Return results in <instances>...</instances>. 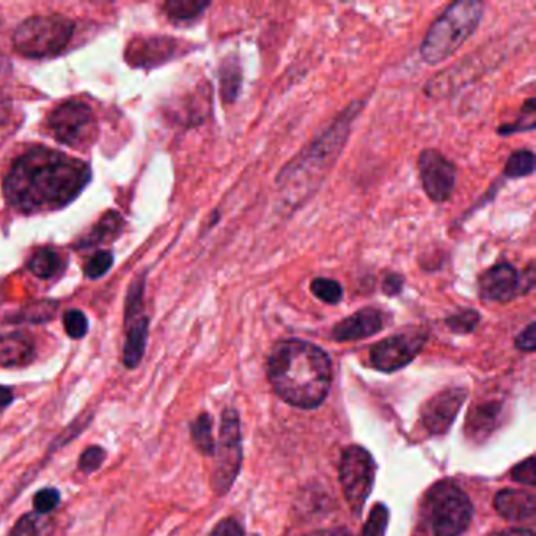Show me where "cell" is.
I'll return each instance as SVG.
<instances>
[{
  "label": "cell",
  "instance_id": "1",
  "mask_svg": "<svg viewBox=\"0 0 536 536\" xmlns=\"http://www.w3.org/2000/svg\"><path fill=\"white\" fill-rule=\"evenodd\" d=\"M92 170L81 159L49 148H35L13 162L4 180L8 205L32 214L70 205L90 183Z\"/></svg>",
  "mask_w": 536,
  "mask_h": 536
},
{
  "label": "cell",
  "instance_id": "2",
  "mask_svg": "<svg viewBox=\"0 0 536 536\" xmlns=\"http://www.w3.org/2000/svg\"><path fill=\"white\" fill-rule=\"evenodd\" d=\"M268 378L283 401L294 408L315 409L331 390V357L305 340H282L269 353Z\"/></svg>",
  "mask_w": 536,
  "mask_h": 536
},
{
  "label": "cell",
  "instance_id": "3",
  "mask_svg": "<svg viewBox=\"0 0 536 536\" xmlns=\"http://www.w3.org/2000/svg\"><path fill=\"white\" fill-rule=\"evenodd\" d=\"M364 106L365 101L362 100L349 104L329 128L324 129L309 147L302 150L298 158L291 161L279 173L277 184L280 186V191H285L294 199L301 200L310 194V189L318 188L324 175L331 170L342 153L351 126Z\"/></svg>",
  "mask_w": 536,
  "mask_h": 536
},
{
  "label": "cell",
  "instance_id": "4",
  "mask_svg": "<svg viewBox=\"0 0 536 536\" xmlns=\"http://www.w3.org/2000/svg\"><path fill=\"white\" fill-rule=\"evenodd\" d=\"M485 4L480 0H458L431 24L420 45V57L437 65L455 56L480 26Z\"/></svg>",
  "mask_w": 536,
  "mask_h": 536
},
{
  "label": "cell",
  "instance_id": "5",
  "mask_svg": "<svg viewBox=\"0 0 536 536\" xmlns=\"http://www.w3.org/2000/svg\"><path fill=\"white\" fill-rule=\"evenodd\" d=\"M420 516L428 536H461L474 518V505L453 481H439L423 497Z\"/></svg>",
  "mask_w": 536,
  "mask_h": 536
},
{
  "label": "cell",
  "instance_id": "6",
  "mask_svg": "<svg viewBox=\"0 0 536 536\" xmlns=\"http://www.w3.org/2000/svg\"><path fill=\"white\" fill-rule=\"evenodd\" d=\"M73 34L74 23L65 16H32L15 30L13 46L27 59H46L67 48Z\"/></svg>",
  "mask_w": 536,
  "mask_h": 536
},
{
  "label": "cell",
  "instance_id": "7",
  "mask_svg": "<svg viewBox=\"0 0 536 536\" xmlns=\"http://www.w3.org/2000/svg\"><path fill=\"white\" fill-rule=\"evenodd\" d=\"M214 455H216V467L211 483L217 496H225L232 489L243 464L241 423L236 409H225L222 414L219 442L216 444Z\"/></svg>",
  "mask_w": 536,
  "mask_h": 536
},
{
  "label": "cell",
  "instance_id": "8",
  "mask_svg": "<svg viewBox=\"0 0 536 536\" xmlns=\"http://www.w3.org/2000/svg\"><path fill=\"white\" fill-rule=\"evenodd\" d=\"M376 464L368 450L359 445L346 448L340 461V483L349 508L356 516L362 514L373 491Z\"/></svg>",
  "mask_w": 536,
  "mask_h": 536
},
{
  "label": "cell",
  "instance_id": "9",
  "mask_svg": "<svg viewBox=\"0 0 536 536\" xmlns=\"http://www.w3.org/2000/svg\"><path fill=\"white\" fill-rule=\"evenodd\" d=\"M52 134L60 144L76 150L90 147L98 136V122L89 104L67 101L49 115Z\"/></svg>",
  "mask_w": 536,
  "mask_h": 536
},
{
  "label": "cell",
  "instance_id": "10",
  "mask_svg": "<svg viewBox=\"0 0 536 536\" xmlns=\"http://www.w3.org/2000/svg\"><path fill=\"white\" fill-rule=\"evenodd\" d=\"M535 265L519 272L513 265L502 261L491 266L478 279L481 301L507 304L519 296L530 293L535 287Z\"/></svg>",
  "mask_w": 536,
  "mask_h": 536
},
{
  "label": "cell",
  "instance_id": "11",
  "mask_svg": "<svg viewBox=\"0 0 536 536\" xmlns=\"http://www.w3.org/2000/svg\"><path fill=\"white\" fill-rule=\"evenodd\" d=\"M145 279L134 280L126 296V340L123 346V365L136 370L147 351L150 320L144 313Z\"/></svg>",
  "mask_w": 536,
  "mask_h": 536
},
{
  "label": "cell",
  "instance_id": "12",
  "mask_svg": "<svg viewBox=\"0 0 536 536\" xmlns=\"http://www.w3.org/2000/svg\"><path fill=\"white\" fill-rule=\"evenodd\" d=\"M428 334L422 329L401 332L371 346V367L381 373H393L408 367L425 348Z\"/></svg>",
  "mask_w": 536,
  "mask_h": 536
},
{
  "label": "cell",
  "instance_id": "13",
  "mask_svg": "<svg viewBox=\"0 0 536 536\" xmlns=\"http://www.w3.org/2000/svg\"><path fill=\"white\" fill-rule=\"evenodd\" d=\"M420 183L426 197L433 203H445L452 197L458 169L441 151L423 150L419 155Z\"/></svg>",
  "mask_w": 536,
  "mask_h": 536
},
{
  "label": "cell",
  "instance_id": "14",
  "mask_svg": "<svg viewBox=\"0 0 536 536\" xmlns=\"http://www.w3.org/2000/svg\"><path fill=\"white\" fill-rule=\"evenodd\" d=\"M467 398V390L461 387L442 390L426 401L420 412V423L430 436H444L458 417L459 409Z\"/></svg>",
  "mask_w": 536,
  "mask_h": 536
},
{
  "label": "cell",
  "instance_id": "15",
  "mask_svg": "<svg viewBox=\"0 0 536 536\" xmlns=\"http://www.w3.org/2000/svg\"><path fill=\"white\" fill-rule=\"evenodd\" d=\"M188 48L172 37L137 38L126 49V62L137 68H155L183 56Z\"/></svg>",
  "mask_w": 536,
  "mask_h": 536
},
{
  "label": "cell",
  "instance_id": "16",
  "mask_svg": "<svg viewBox=\"0 0 536 536\" xmlns=\"http://www.w3.org/2000/svg\"><path fill=\"white\" fill-rule=\"evenodd\" d=\"M384 329V313L376 307H364L332 327L331 338L338 343L357 342L373 337Z\"/></svg>",
  "mask_w": 536,
  "mask_h": 536
},
{
  "label": "cell",
  "instance_id": "17",
  "mask_svg": "<svg viewBox=\"0 0 536 536\" xmlns=\"http://www.w3.org/2000/svg\"><path fill=\"white\" fill-rule=\"evenodd\" d=\"M494 507L507 521H530L535 518L536 497L522 489H503L494 497Z\"/></svg>",
  "mask_w": 536,
  "mask_h": 536
},
{
  "label": "cell",
  "instance_id": "18",
  "mask_svg": "<svg viewBox=\"0 0 536 536\" xmlns=\"http://www.w3.org/2000/svg\"><path fill=\"white\" fill-rule=\"evenodd\" d=\"M37 357L34 342L21 332L0 334V367H27Z\"/></svg>",
  "mask_w": 536,
  "mask_h": 536
},
{
  "label": "cell",
  "instance_id": "19",
  "mask_svg": "<svg viewBox=\"0 0 536 536\" xmlns=\"http://www.w3.org/2000/svg\"><path fill=\"white\" fill-rule=\"evenodd\" d=\"M503 406L499 401L477 404L467 415L466 433L475 441H485L489 434L499 428Z\"/></svg>",
  "mask_w": 536,
  "mask_h": 536
},
{
  "label": "cell",
  "instance_id": "20",
  "mask_svg": "<svg viewBox=\"0 0 536 536\" xmlns=\"http://www.w3.org/2000/svg\"><path fill=\"white\" fill-rule=\"evenodd\" d=\"M123 225H125L123 217L117 211H109L93 225L92 232L79 241V249L98 246V244L106 243L109 239L117 238L122 233Z\"/></svg>",
  "mask_w": 536,
  "mask_h": 536
},
{
  "label": "cell",
  "instance_id": "21",
  "mask_svg": "<svg viewBox=\"0 0 536 536\" xmlns=\"http://www.w3.org/2000/svg\"><path fill=\"white\" fill-rule=\"evenodd\" d=\"M27 268L34 276L40 277V279H52V277L62 274L63 268H65V261H63L62 255L56 249L43 247V249L37 250L30 257Z\"/></svg>",
  "mask_w": 536,
  "mask_h": 536
},
{
  "label": "cell",
  "instance_id": "22",
  "mask_svg": "<svg viewBox=\"0 0 536 536\" xmlns=\"http://www.w3.org/2000/svg\"><path fill=\"white\" fill-rule=\"evenodd\" d=\"M221 96L224 103L232 104L238 100L243 87V68L238 57L230 56L221 65Z\"/></svg>",
  "mask_w": 536,
  "mask_h": 536
},
{
  "label": "cell",
  "instance_id": "23",
  "mask_svg": "<svg viewBox=\"0 0 536 536\" xmlns=\"http://www.w3.org/2000/svg\"><path fill=\"white\" fill-rule=\"evenodd\" d=\"M54 530H56V522L49 518V514L32 511L18 519L8 536H52Z\"/></svg>",
  "mask_w": 536,
  "mask_h": 536
},
{
  "label": "cell",
  "instance_id": "24",
  "mask_svg": "<svg viewBox=\"0 0 536 536\" xmlns=\"http://www.w3.org/2000/svg\"><path fill=\"white\" fill-rule=\"evenodd\" d=\"M191 437L202 455L214 456L216 441L213 436V417L208 412H203L191 423Z\"/></svg>",
  "mask_w": 536,
  "mask_h": 536
},
{
  "label": "cell",
  "instance_id": "25",
  "mask_svg": "<svg viewBox=\"0 0 536 536\" xmlns=\"http://www.w3.org/2000/svg\"><path fill=\"white\" fill-rule=\"evenodd\" d=\"M210 7V2L200 0H170L164 4V12L175 23H189L195 21Z\"/></svg>",
  "mask_w": 536,
  "mask_h": 536
},
{
  "label": "cell",
  "instance_id": "26",
  "mask_svg": "<svg viewBox=\"0 0 536 536\" xmlns=\"http://www.w3.org/2000/svg\"><path fill=\"white\" fill-rule=\"evenodd\" d=\"M536 128V101L535 98H529L522 106L516 122L505 123L497 128V134L502 137L513 136L518 133H530Z\"/></svg>",
  "mask_w": 536,
  "mask_h": 536
},
{
  "label": "cell",
  "instance_id": "27",
  "mask_svg": "<svg viewBox=\"0 0 536 536\" xmlns=\"http://www.w3.org/2000/svg\"><path fill=\"white\" fill-rule=\"evenodd\" d=\"M535 155L530 150L514 151L513 155L507 159V164L503 167V177L510 180L530 177L535 172Z\"/></svg>",
  "mask_w": 536,
  "mask_h": 536
},
{
  "label": "cell",
  "instance_id": "28",
  "mask_svg": "<svg viewBox=\"0 0 536 536\" xmlns=\"http://www.w3.org/2000/svg\"><path fill=\"white\" fill-rule=\"evenodd\" d=\"M310 291L318 301L324 302L327 305H338L343 301L345 291H343L340 282L334 279H326V277H318L310 283Z\"/></svg>",
  "mask_w": 536,
  "mask_h": 536
},
{
  "label": "cell",
  "instance_id": "29",
  "mask_svg": "<svg viewBox=\"0 0 536 536\" xmlns=\"http://www.w3.org/2000/svg\"><path fill=\"white\" fill-rule=\"evenodd\" d=\"M480 321V312L475 309H461L445 318V324H447L448 329L453 334L458 335L472 334L477 329Z\"/></svg>",
  "mask_w": 536,
  "mask_h": 536
},
{
  "label": "cell",
  "instance_id": "30",
  "mask_svg": "<svg viewBox=\"0 0 536 536\" xmlns=\"http://www.w3.org/2000/svg\"><path fill=\"white\" fill-rule=\"evenodd\" d=\"M12 81V62L4 54H0V122H4V118L7 117L8 111H10V104H12V95H10L12 93Z\"/></svg>",
  "mask_w": 536,
  "mask_h": 536
},
{
  "label": "cell",
  "instance_id": "31",
  "mask_svg": "<svg viewBox=\"0 0 536 536\" xmlns=\"http://www.w3.org/2000/svg\"><path fill=\"white\" fill-rule=\"evenodd\" d=\"M63 326L68 337L73 340H81L89 332V320L81 310L71 309L63 315Z\"/></svg>",
  "mask_w": 536,
  "mask_h": 536
},
{
  "label": "cell",
  "instance_id": "32",
  "mask_svg": "<svg viewBox=\"0 0 536 536\" xmlns=\"http://www.w3.org/2000/svg\"><path fill=\"white\" fill-rule=\"evenodd\" d=\"M387 521H389V510L386 505L378 503L375 508L371 510L368 521L365 522L364 530H362V536H382L386 532Z\"/></svg>",
  "mask_w": 536,
  "mask_h": 536
},
{
  "label": "cell",
  "instance_id": "33",
  "mask_svg": "<svg viewBox=\"0 0 536 536\" xmlns=\"http://www.w3.org/2000/svg\"><path fill=\"white\" fill-rule=\"evenodd\" d=\"M112 265H114V255L111 252H106V250L96 252L85 265V277L92 280L100 279L111 271Z\"/></svg>",
  "mask_w": 536,
  "mask_h": 536
},
{
  "label": "cell",
  "instance_id": "34",
  "mask_svg": "<svg viewBox=\"0 0 536 536\" xmlns=\"http://www.w3.org/2000/svg\"><path fill=\"white\" fill-rule=\"evenodd\" d=\"M106 456V450L100 445L85 448L82 455L79 456V470L84 474H93L103 466Z\"/></svg>",
  "mask_w": 536,
  "mask_h": 536
},
{
  "label": "cell",
  "instance_id": "35",
  "mask_svg": "<svg viewBox=\"0 0 536 536\" xmlns=\"http://www.w3.org/2000/svg\"><path fill=\"white\" fill-rule=\"evenodd\" d=\"M56 310L57 302H38V304L29 305V307L21 313V320L27 321V323H46V321L54 318Z\"/></svg>",
  "mask_w": 536,
  "mask_h": 536
},
{
  "label": "cell",
  "instance_id": "36",
  "mask_svg": "<svg viewBox=\"0 0 536 536\" xmlns=\"http://www.w3.org/2000/svg\"><path fill=\"white\" fill-rule=\"evenodd\" d=\"M62 502L59 489L45 488L34 496V510L40 514H51Z\"/></svg>",
  "mask_w": 536,
  "mask_h": 536
},
{
  "label": "cell",
  "instance_id": "37",
  "mask_svg": "<svg viewBox=\"0 0 536 536\" xmlns=\"http://www.w3.org/2000/svg\"><path fill=\"white\" fill-rule=\"evenodd\" d=\"M511 477H513L514 481L521 483V485L533 488V486L536 485L535 459H533V456H530V458L525 459V461H522V463H519L518 466L514 467V469L511 470Z\"/></svg>",
  "mask_w": 536,
  "mask_h": 536
},
{
  "label": "cell",
  "instance_id": "38",
  "mask_svg": "<svg viewBox=\"0 0 536 536\" xmlns=\"http://www.w3.org/2000/svg\"><path fill=\"white\" fill-rule=\"evenodd\" d=\"M514 345L522 353H533L536 349V324L530 323L524 331L516 337Z\"/></svg>",
  "mask_w": 536,
  "mask_h": 536
},
{
  "label": "cell",
  "instance_id": "39",
  "mask_svg": "<svg viewBox=\"0 0 536 536\" xmlns=\"http://www.w3.org/2000/svg\"><path fill=\"white\" fill-rule=\"evenodd\" d=\"M210 536H244L243 525L233 518L222 519L211 530Z\"/></svg>",
  "mask_w": 536,
  "mask_h": 536
},
{
  "label": "cell",
  "instance_id": "40",
  "mask_svg": "<svg viewBox=\"0 0 536 536\" xmlns=\"http://www.w3.org/2000/svg\"><path fill=\"white\" fill-rule=\"evenodd\" d=\"M404 288V277L397 274V272H389L384 280H382V293L389 296V298H395L398 294H401Z\"/></svg>",
  "mask_w": 536,
  "mask_h": 536
},
{
  "label": "cell",
  "instance_id": "41",
  "mask_svg": "<svg viewBox=\"0 0 536 536\" xmlns=\"http://www.w3.org/2000/svg\"><path fill=\"white\" fill-rule=\"evenodd\" d=\"M15 401V395H13L12 387L0 386V414L12 406Z\"/></svg>",
  "mask_w": 536,
  "mask_h": 536
},
{
  "label": "cell",
  "instance_id": "42",
  "mask_svg": "<svg viewBox=\"0 0 536 536\" xmlns=\"http://www.w3.org/2000/svg\"><path fill=\"white\" fill-rule=\"evenodd\" d=\"M307 536H353L345 527H338V529H324L318 530V532L310 533Z\"/></svg>",
  "mask_w": 536,
  "mask_h": 536
},
{
  "label": "cell",
  "instance_id": "43",
  "mask_svg": "<svg viewBox=\"0 0 536 536\" xmlns=\"http://www.w3.org/2000/svg\"><path fill=\"white\" fill-rule=\"evenodd\" d=\"M489 536H535V535H533L532 530L510 529V530H503V532H499V533H492V535H489Z\"/></svg>",
  "mask_w": 536,
  "mask_h": 536
}]
</instances>
